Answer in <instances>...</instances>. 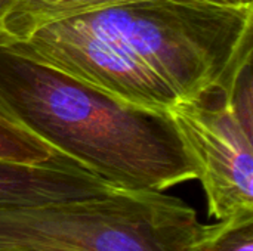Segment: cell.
<instances>
[{"label": "cell", "instance_id": "1", "mask_svg": "<svg viewBox=\"0 0 253 251\" xmlns=\"http://www.w3.org/2000/svg\"><path fill=\"white\" fill-rule=\"evenodd\" d=\"M253 4L136 0L50 21L6 40L129 105L169 112L252 61Z\"/></svg>", "mask_w": 253, "mask_h": 251}, {"label": "cell", "instance_id": "2", "mask_svg": "<svg viewBox=\"0 0 253 251\" xmlns=\"http://www.w3.org/2000/svg\"><path fill=\"white\" fill-rule=\"evenodd\" d=\"M0 111L114 189L163 192L197 179L169 112L129 105L28 58L1 33Z\"/></svg>", "mask_w": 253, "mask_h": 251}, {"label": "cell", "instance_id": "3", "mask_svg": "<svg viewBox=\"0 0 253 251\" xmlns=\"http://www.w3.org/2000/svg\"><path fill=\"white\" fill-rule=\"evenodd\" d=\"M203 226L179 198L116 189L0 206V251H196Z\"/></svg>", "mask_w": 253, "mask_h": 251}, {"label": "cell", "instance_id": "4", "mask_svg": "<svg viewBox=\"0 0 253 251\" xmlns=\"http://www.w3.org/2000/svg\"><path fill=\"white\" fill-rule=\"evenodd\" d=\"M236 77L169 111L218 222L253 216V117L233 102Z\"/></svg>", "mask_w": 253, "mask_h": 251}, {"label": "cell", "instance_id": "5", "mask_svg": "<svg viewBox=\"0 0 253 251\" xmlns=\"http://www.w3.org/2000/svg\"><path fill=\"white\" fill-rule=\"evenodd\" d=\"M111 191L108 183L61 152L36 166L0 161V206L67 201Z\"/></svg>", "mask_w": 253, "mask_h": 251}, {"label": "cell", "instance_id": "6", "mask_svg": "<svg viewBox=\"0 0 253 251\" xmlns=\"http://www.w3.org/2000/svg\"><path fill=\"white\" fill-rule=\"evenodd\" d=\"M136 0H10L0 31L10 38H24L36 28L71 15ZM219 4L248 6L253 0H200Z\"/></svg>", "mask_w": 253, "mask_h": 251}, {"label": "cell", "instance_id": "7", "mask_svg": "<svg viewBox=\"0 0 253 251\" xmlns=\"http://www.w3.org/2000/svg\"><path fill=\"white\" fill-rule=\"evenodd\" d=\"M56 154L59 152L0 111V161L36 166L47 163Z\"/></svg>", "mask_w": 253, "mask_h": 251}, {"label": "cell", "instance_id": "8", "mask_svg": "<svg viewBox=\"0 0 253 251\" xmlns=\"http://www.w3.org/2000/svg\"><path fill=\"white\" fill-rule=\"evenodd\" d=\"M196 251H253V216L205 225Z\"/></svg>", "mask_w": 253, "mask_h": 251}, {"label": "cell", "instance_id": "9", "mask_svg": "<svg viewBox=\"0 0 253 251\" xmlns=\"http://www.w3.org/2000/svg\"><path fill=\"white\" fill-rule=\"evenodd\" d=\"M9 6H10V0H0V27H1V22L9 10Z\"/></svg>", "mask_w": 253, "mask_h": 251}]
</instances>
